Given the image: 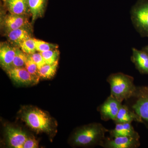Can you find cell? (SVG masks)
Returning a JSON list of instances; mask_svg holds the SVG:
<instances>
[{"label":"cell","instance_id":"1","mask_svg":"<svg viewBox=\"0 0 148 148\" xmlns=\"http://www.w3.org/2000/svg\"><path fill=\"white\" fill-rule=\"evenodd\" d=\"M109 130L99 123H92L77 128L70 137L69 143L74 147H102Z\"/></svg>","mask_w":148,"mask_h":148},{"label":"cell","instance_id":"2","mask_svg":"<svg viewBox=\"0 0 148 148\" xmlns=\"http://www.w3.org/2000/svg\"><path fill=\"white\" fill-rule=\"evenodd\" d=\"M21 119L37 133H50L54 130V123L50 116L33 106L25 107L21 111Z\"/></svg>","mask_w":148,"mask_h":148},{"label":"cell","instance_id":"3","mask_svg":"<svg viewBox=\"0 0 148 148\" xmlns=\"http://www.w3.org/2000/svg\"><path fill=\"white\" fill-rule=\"evenodd\" d=\"M133 77L123 73L111 74L107 79L110 88V95L121 103L132 98L137 89Z\"/></svg>","mask_w":148,"mask_h":148},{"label":"cell","instance_id":"4","mask_svg":"<svg viewBox=\"0 0 148 148\" xmlns=\"http://www.w3.org/2000/svg\"><path fill=\"white\" fill-rule=\"evenodd\" d=\"M131 20L141 36L148 37V0H138L130 11Z\"/></svg>","mask_w":148,"mask_h":148},{"label":"cell","instance_id":"5","mask_svg":"<svg viewBox=\"0 0 148 148\" xmlns=\"http://www.w3.org/2000/svg\"><path fill=\"white\" fill-rule=\"evenodd\" d=\"M131 109L140 117L142 123L148 127V87L137 86Z\"/></svg>","mask_w":148,"mask_h":148},{"label":"cell","instance_id":"6","mask_svg":"<svg viewBox=\"0 0 148 148\" xmlns=\"http://www.w3.org/2000/svg\"><path fill=\"white\" fill-rule=\"evenodd\" d=\"M4 13V10L1 6L0 27L3 34L15 29L32 25L29 22V16Z\"/></svg>","mask_w":148,"mask_h":148},{"label":"cell","instance_id":"7","mask_svg":"<svg viewBox=\"0 0 148 148\" xmlns=\"http://www.w3.org/2000/svg\"><path fill=\"white\" fill-rule=\"evenodd\" d=\"M6 73L12 81L18 85H34L39 81L40 79L30 74L25 67L11 68Z\"/></svg>","mask_w":148,"mask_h":148},{"label":"cell","instance_id":"8","mask_svg":"<svg viewBox=\"0 0 148 148\" xmlns=\"http://www.w3.org/2000/svg\"><path fill=\"white\" fill-rule=\"evenodd\" d=\"M122 104L121 102L110 95L98 107V110L100 112L101 119L106 121H114Z\"/></svg>","mask_w":148,"mask_h":148},{"label":"cell","instance_id":"9","mask_svg":"<svg viewBox=\"0 0 148 148\" xmlns=\"http://www.w3.org/2000/svg\"><path fill=\"white\" fill-rule=\"evenodd\" d=\"M140 138L129 136L106 138L102 147L104 148H137L140 146Z\"/></svg>","mask_w":148,"mask_h":148},{"label":"cell","instance_id":"10","mask_svg":"<svg viewBox=\"0 0 148 148\" xmlns=\"http://www.w3.org/2000/svg\"><path fill=\"white\" fill-rule=\"evenodd\" d=\"M5 131L7 143L10 147L22 148L28 137L25 131L21 128L9 125L5 126Z\"/></svg>","mask_w":148,"mask_h":148},{"label":"cell","instance_id":"11","mask_svg":"<svg viewBox=\"0 0 148 148\" xmlns=\"http://www.w3.org/2000/svg\"><path fill=\"white\" fill-rule=\"evenodd\" d=\"M4 35L11 45L15 47L20 48L24 41L33 38V27L32 25L19 28L7 32Z\"/></svg>","mask_w":148,"mask_h":148},{"label":"cell","instance_id":"12","mask_svg":"<svg viewBox=\"0 0 148 148\" xmlns=\"http://www.w3.org/2000/svg\"><path fill=\"white\" fill-rule=\"evenodd\" d=\"M16 50V47L8 41L0 43V65L6 72L11 69Z\"/></svg>","mask_w":148,"mask_h":148},{"label":"cell","instance_id":"13","mask_svg":"<svg viewBox=\"0 0 148 148\" xmlns=\"http://www.w3.org/2000/svg\"><path fill=\"white\" fill-rule=\"evenodd\" d=\"M2 5L8 13L16 15L31 16L28 0H2Z\"/></svg>","mask_w":148,"mask_h":148},{"label":"cell","instance_id":"14","mask_svg":"<svg viewBox=\"0 0 148 148\" xmlns=\"http://www.w3.org/2000/svg\"><path fill=\"white\" fill-rule=\"evenodd\" d=\"M131 60L140 73L148 75V53L133 48Z\"/></svg>","mask_w":148,"mask_h":148},{"label":"cell","instance_id":"15","mask_svg":"<svg viewBox=\"0 0 148 148\" xmlns=\"http://www.w3.org/2000/svg\"><path fill=\"white\" fill-rule=\"evenodd\" d=\"M132 121L142 123L140 117L132 109L127 105L122 104L114 122L116 124L126 123H131Z\"/></svg>","mask_w":148,"mask_h":148},{"label":"cell","instance_id":"16","mask_svg":"<svg viewBox=\"0 0 148 148\" xmlns=\"http://www.w3.org/2000/svg\"><path fill=\"white\" fill-rule=\"evenodd\" d=\"M108 132L112 138L120 136H129L140 138V136L135 131L131 123H116L114 128L109 130Z\"/></svg>","mask_w":148,"mask_h":148},{"label":"cell","instance_id":"17","mask_svg":"<svg viewBox=\"0 0 148 148\" xmlns=\"http://www.w3.org/2000/svg\"><path fill=\"white\" fill-rule=\"evenodd\" d=\"M48 0H28L32 25L38 18H42L45 12Z\"/></svg>","mask_w":148,"mask_h":148},{"label":"cell","instance_id":"18","mask_svg":"<svg viewBox=\"0 0 148 148\" xmlns=\"http://www.w3.org/2000/svg\"><path fill=\"white\" fill-rule=\"evenodd\" d=\"M58 62L52 64H46L39 70L40 78L44 79H51L55 75L57 71Z\"/></svg>","mask_w":148,"mask_h":148},{"label":"cell","instance_id":"19","mask_svg":"<svg viewBox=\"0 0 148 148\" xmlns=\"http://www.w3.org/2000/svg\"><path fill=\"white\" fill-rule=\"evenodd\" d=\"M27 58V54L23 52L20 48L16 47V53L11 68L24 67Z\"/></svg>","mask_w":148,"mask_h":148},{"label":"cell","instance_id":"20","mask_svg":"<svg viewBox=\"0 0 148 148\" xmlns=\"http://www.w3.org/2000/svg\"><path fill=\"white\" fill-rule=\"evenodd\" d=\"M40 53L46 64H52L58 62L60 51L58 49L40 52Z\"/></svg>","mask_w":148,"mask_h":148},{"label":"cell","instance_id":"21","mask_svg":"<svg viewBox=\"0 0 148 148\" xmlns=\"http://www.w3.org/2000/svg\"><path fill=\"white\" fill-rule=\"evenodd\" d=\"M36 50L39 52H45L47 51L58 49V46L56 44L51 43L34 38Z\"/></svg>","mask_w":148,"mask_h":148},{"label":"cell","instance_id":"22","mask_svg":"<svg viewBox=\"0 0 148 148\" xmlns=\"http://www.w3.org/2000/svg\"><path fill=\"white\" fill-rule=\"evenodd\" d=\"M20 48L24 53L29 55L36 52L34 38H30L24 41L20 45Z\"/></svg>","mask_w":148,"mask_h":148},{"label":"cell","instance_id":"23","mask_svg":"<svg viewBox=\"0 0 148 148\" xmlns=\"http://www.w3.org/2000/svg\"><path fill=\"white\" fill-rule=\"evenodd\" d=\"M24 67L30 74L40 79L39 69H38V66L32 60L31 56L29 54H27V58Z\"/></svg>","mask_w":148,"mask_h":148},{"label":"cell","instance_id":"24","mask_svg":"<svg viewBox=\"0 0 148 148\" xmlns=\"http://www.w3.org/2000/svg\"><path fill=\"white\" fill-rule=\"evenodd\" d=\"M32 60L36 64L39 70L46 64L43 57L41 54L40 52H36L30 55Z\"/></svg>","mask_w":148,"mask_h":148},{"label":"cell","instance_id":"25","mask_svg":"<svg viewBox=\"0 0 148 148\" xmlns=\"http://www.w3.org/2000/svg\"><path fill=\"white\" fill-rule=\"evenodd\" d=\"M38 147V142L33 136H29L23 145L22 148H36Z\"/></svg>","mask_w":148,"mask_h":148},{"label":"cell","instance_id":"26","mask_svg":"<svg viewBox=\"0 0 148 148\" xmlns=\"http://www.w3.org/2000/svg\"><path fill=\"white\" fill-rule=\"evenodd\" d=\"M143 50L145 51H146L147 53H148V45L143 47Z\"/></svg>","mask_w":148,"mask_h":148},{"label":"cell","instance_id":"27","mask_svg":"<svg viewBox=\"0 0 148 148\" xmlns=\"http://www.w3.org/2000/svg\"></svg>","mask_w":148,"mask_h":148}]
</instances>
